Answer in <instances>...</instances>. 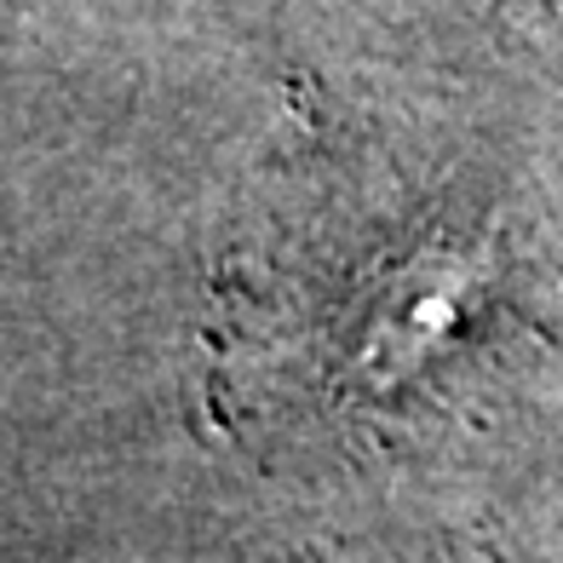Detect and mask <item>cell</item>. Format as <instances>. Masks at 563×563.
<instances>
[{"label":"cell","mask_w":563,"mask_h":563,"mask_svg":"<svg viewBox=\"0 0 563 563\" xmlns=\"http://www.w3.org/2000/svg\"><path fill=\"white\" fill-rule=\"evenodd\" d=\"M472 12H506V18H541V12H563V0H460Z\"/></svg>","instance_id":"1"}]
</instances>
